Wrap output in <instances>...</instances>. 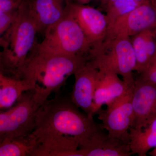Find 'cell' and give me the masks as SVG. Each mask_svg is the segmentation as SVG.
<instances>
[{
	"instance_id": "cell-25",
	"label": "cell",
	"mask_w": 156,
	"mask_h": 156,
	"mask_svg": "<svg viewBox=\"0 0 156 156\" xmlns=\"http://www.w3.org/2000/svg\"><path fill=\"white\" fill-rule=\"evenodd\" d=\"M76 1H77L78 4L87 5V4H89L93 0H76Z\"/></svg>"
},
{
	"instance_id": "cell-20",
	"label": "cell",
	"mask_w": 156,
	"mask_h": 156,
	"mask_svg": "<svg viewBox=\"0 0 156 156\" xmlns=\"http://www.w3.org/2000/svg\"><path fill=\"white\" fill-rule=\"evenodd\" d=\"M18 9L0 14V46L2 36L14 22L18 14Z\"/></svg>"
},
{
	"instance_id": "cell-2",
	"label": "cell",
	"mask_w": 156,
	"mask_h": 156,
	"mask_svg": "<svg viewBox=\"0 0 156 156\" xmlns=\"http://www.w3.org/2000/svg\"><path fill=\"white\" fill-rule=\"evenodd\" d=\"M89 60L88 56H68L41 52L33 48L23 70L25 80L41 105L51 94L59 93L67 79Z\"/></svg>"
},
{
	"instance_id": "cell-10",
	"label": "cell",
	"mask_w": 156,
	"mask_h": 156,
	"mask_svg": "<svg viewBox=\"0 0 156 156\" xmlns=\"http://www.w3.org/2000/svg\"><path fill=\"white\" fill-rule=\"evenodd\" d=\"M134 120L131 128L142 129L156 119V84L138 77L132 91Z\"/></svg>"
},
{
	"instance_id": "cell-14",
	"label": "cell",
	"mask_w": 156,
	"mask_h": 156,
	"mask_svg": "<svg viewBox=\"0 0 156 156\" xmlns=\"http://www.w3.org/2000/svg\"><path fill=\"white\" fill-rule=\"evenodd\" d=\"M69 0H27L29 12L39 32L55 25L65 16Z\"/></svg>"
},
{
	"instance_id": "cell-22",
	"label": "cell",
	"mask_w": 156,
	"mask_h": 156,
	"mask_svg": "<svg viewBox=\"0 0 156 156\" xmlns=\"http://www.w3.org/2000/svg\"><path fill=\"white\" fill-rule=\"evenodd\" d=\"M23 0H0V14L17 10Z\"/></svg>"
},
{
	"instance_id": "cell-26",
	"label": "cell",
	"mask_w": 156,
	"mask_h": 156,
	"mask_svg": "<svg viewBox=\"0 0 156 156\" xmlns=\"http://www.w3.org/2000/svg\"><path fill=\"white\" fill-rule=\"evenodd\" d=\"M148 154L151 156H156V147L154 148L152 151L149 152Z\"/></svg>"
},
{
	"instance_id": "cell-19",
	"label": "cell",
	"mask_w": 156,
	"mask_h": 156,
	"mask_svg": "<svg viewBox=\"0 0 156 156\" xmlns=\"http://www.w3.org/2000/svg\"><path fill=\"white\" fill-rule=\"evenodd\" d=\"M131 37V43L136 59L135 71L141 73L150 64L145 44L146 31Z\"/></svg>"
},
{
	"instance_id": "cell-18",
	"label": "cell",
	"mask_w": 156,
	"mask_h": 156,
	"mask_svg": "<svg viewBox=\"0 0 156 156\" xmlns=\"http://www.w3.org/2000/svg\"><path fill=\"white\" fill-rule=\"evenodd\" d=\"M140 4L135 0H116L107 6L105 9L108 30L116 20L130 13Z\"/></svg>"
},
{
	"instance_id": "cell-28",
	"label": "cell",
	"mask_w": 156,
	"mask_h": 156,
	"mask_svg": "<svg viewBox=\"0 0 156 156\" xmlns=\"http://www.w3.org/2000/svg\"><path fill=\"white\" fill-rule=\"evenodd\" d=\"M152 31L153 33L154 36L156 40V26L152 30Z\"/></svg>"
},
{
	"instance_id": "cell-6",
	"label": "cell",
	"mask_w": 156,
	"mask_h": 156,
	"mask_svg": "<svg viewBox=\"0 0 156 156\" xmlns=\"http://www.w3.org/2000/svg\"><path fill=\"white\" fill-rule=\"evenodd\" d=\"M40 105L32 92L28 90L20 95L14 106L6 111H0V143L32 133Z\"/></svg>"
},
{
	"instance_id": "cell-12",
	"label": "cell",
	"mask_w": 156,
	"mask_h": 156,
	"mask_svg": "<svg viewBox=\"0 0 156 156\" xmlns=\"http://www.w3.org/2000/svg\"><path fill=\"white\" fill-rule=\"evenodd\" d=\"M101 124L89 140L79 148L81 156H130L129 144L111 137L104 131Z\"/></svg>"
},
{
	"instance_id": "cell-9",
	"label": "cell",
	"mask_w": 156,
	"mask_h": 156,
	"mask_svg": "<svg viewBox=\"0 0 156 156\" xmlns=\"http://www.w3.org/2000/svg\"><path fill=\"white\" fill-rule=\"evenodd\" d=\"M156 26V0L142 3L115 22L109 29L108 38L117 35L131 37Z\"/></svg>"
},
{
	"instance_id": "cell-13",
	"label": "cell",
	"mask_w": 156,
	"mask_h": 156,
	"mask_svg": "<svg viewBox=\"0 0 156 156\" xmlns=\"http://www.w3.org/2000/svg\"><path fill=\"white\" fill-rule=\"evenodd\" d=\"M98 69L93 100L94 115L103 105L123 96L132 89L128 88L115 73L102 69Z\"/></svg>"
},
{
	"instance_id": "cell-15",
	"label": "cell",
	"mask_w": 156,
	"mask_h": 156,
	"mask_svg": "<svg viewBox=\"0 0 156 156\" xmlns=\"http://www.w3.org/2000/svg\"><path fill=\"white\" fill-rule=\"evenodd\" d=\"M130 145L131 154L146 156L151 149L156 147V119L142 129H129Z\"/></svg>"
},
{
	"instance_id": "cell-1",
	"label": "cell",
	"mask_w": 156,
	"mask_h": 156,
	"mask_svg": "<svg viewBox=\"0 0 156 156\" xmlns=\"http://www.w3.org/2000/svg\"><path fill=\"white\" fill-rule=\"evenodd\" d=\"M70 97L56 94L40 105L32 134L38 146L33 156H81L79 148L98 128Z\"/></svg>"
},
{
	"instance_id": "cell-21",
	"label": "cell",
	"mask_w": 156,
	"mask_h": 156,
	"mask_svg": "<svg viewBox=\"0 0 156 156\" xmlns=\"http://www.w3.org/2000/svg\"><path fill=\"white\" fill-rule=\"evenodd\" d=\"M139 77L144 80L156 84V59L143 72L140 74Z\"/></svg>"
},
{
	"instance_id": "cell-27",
	"label": "cell",
	"mask_w": 156,
	"mask_h": 156,
	"mask_svg": "<svg viewBox=\"0 0 156 156\" xmlns=\"http://www.w3.org/2000/svg\"><path fill=\"white\" fill-rule=\"evenodd\" d=\"M136 2L142 4V3L146 2H149V1H151V0H135Z\"/></svg>"
},
{
	"instance_id": "cell-17",
	"label": "cell",
	"mask_w": 156,
	"mask_h": 156,
	"mask_svg": "<svg viewBox=\"0 0 156 156\" xmlns=\"http://www.w3.org/2000/svg\"><path fill=\"white\" fill-rule=\"evenodd\" d=\"M28 90H30V87L25 80L8 77L5 83L0 87V111L13 106L20 95Z\"/></svg>"
},
{
	"instance_id": "cell-7",
	"label": "cell",
	"mask_w": 156,
	"mask_h": 156,
	"mask_svg": "<svg viewBox=\"0 0 156 156\" xmlns=\"http://www.w3.org/2000/svg\"><path fill=\"white\" fill-rule=\"evenodd\" d=\"M133 88L125 95L107 105L105 109L102 108L96 113L98 119L101 122L104 129L109 136L129 144V129L132 127L134 113L131 104Z\"/></svg>"
},
{
	"instance_id": "cell-8",
	"label": "cell",
	"mask_w": 156,
	"mask_h": 156,
	"mask_svg": "<svg viewBox=\"0 0 156 156\" xmlns=\"http://www.w3.org/2000/svg\"><path fill=\"white\" fill-rule=\"evenodd\" d=\"M68 11L80 27L91 45V50L99 48L106 40L108 34L106 14L91 6L70 1Z\"/></svg>"
},
{
	"instance_id": "cell-23",
	"label": "cell",
	"mask_w": 156,
	"mask_h": 156,
	"mask_svg": "<svg viewBox=\"0 0 156 156\" xmlns=\"http://www.w3.org/2000/svg\"><path fill=\"white\" fill-rule=\"evenodd\" d=\"M115 1L116 0H101V6L105 9L107 6Z\"/></svg>"
},
{
	"instance_id": "cell-3",
	"label": "cell",
	"mask_w": 156,
	"mask_h": 156,
	"mask_svg": "<svg viewBox=\"0 0 156 156\" xmlns=\"http://www.w3.org/2000/svg\"><path fill=\"white\" fill-rule=\"evenodd\" d=\"M38 30L23 0L12 25L2 37L0 46V73L21 80L23 70L36 44Z\"/></svg>"
},
{
	"instance_id": "cell-4",
	"label": "cell",
	"mask_w": 156,
	"mask_h": 156,
	"mask_svg": "<svg viewBox=\"0 0 156 156\" xmlns=\"http://www.w3.org/2000/svg\"><path fill=\"white\" fill-rule=\"evenodd\" d=\"M89 60L97 68L122 76L129 88L134 87L136 59L131 37L117 35L108 38L99 48L91 50Z\"/></svg>"
},
{
	"instance_id": "cell-11",
	"label": "cell",
	"mask_w": 156,
	"mask_h": 156,
	"mask_svg": "<svg viewBox=\"0 0 156 156\" xmlns=\"http://www.w3.org/2000/svg\"><path fill=\"white\" fill-rule=\"evenodd\" d=\"M98 69L89 60L74 74L75 82L70 98L88 116L94 117L93 100Z\"/></svg>"
},
{
	"instance_id": "cell-16",
	"label": "cell",
	"mask_w": 156,
	"mask_h": 156,
	"mask_svg": "<svg viewBox=\"0 0 156 156\" xmlns=\"http://www.w3.org/2000/svg\"><path fill=\"white\" fill-rule=\"evenodd\" d=\"M38 146L32 133L8 138L0 143V156H33Z\"/></svg>"
},
{
	"instance_id": "cell-24",
	"label": "cell",
	"mask_w": 156,
	"mask_h": 156,
	"mask_svg": "<svg viewBox=\"0 0 156 156\" xmlns=\"http://www.w3.org/2000/svg\"><path fill=\"white\" fill-rule=\"evenodd\" d=\"M8 78V77L3 75L1 73H0V87L2 86L3 84L5 83Z\"/></svg>"
},
{
	"instance_id": "cell-5",
	"label": "cell",
	"mask_w": 156,
	"mask_h": 156,
	"mask_svg": "<svg viewBox=\"0 0 156 156\" xmlns=\"http://www.w3.org/2000/svg\"><path fill=\"white\" fill-rule=\"evenodd\" d=\"M41 43L34 48L41 52L68 56L86 55L92 47L77 22L68 11L55 25L47 29Z\"/></svg>"
}]
</instances>
